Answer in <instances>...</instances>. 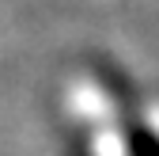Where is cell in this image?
Here are the masks:
<instances>
[]
</instances>
